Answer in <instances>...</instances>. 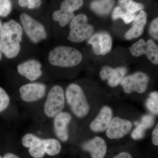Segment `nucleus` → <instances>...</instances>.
<instances>
[{"label": "nucleus", "instance_id": "f257e3e1", "mask_svg": "<svg viewBox=\"0 0 158 158\" xmlns=\"http://www.w3.org/2000/svg\"><path fill=\"white\" fill-rule=\"evenodd\" d=\"M23 29L16 21L11 19L5 23L0 29V51L7 58L17 57L21 50Z\"/></svg>", "mask_w": 158, "mask_h": 158}, {"label": "nucleus", "instance_id": "f03ea898", "mask_svg": "<svg viewBox=\"0 0 158 158\" xmlns=\"http://www.w3.org/2000/svg\"><path fill=\"white\" fill-rule=\"evenodd\" d=\"M80 51L70 47L59 46L49 53L48 61L51 65L63 68L78 65L82 60Z\"/></svg>", "mask_w": 158, "mask_h": 158}, {"label": "nucleus", "instance_id": "7ed1b4c3", "mask_svg": "<svg viewBox=\"0 0 158 158\" xmlns=\"http://www.w3.org/2000/svg\"><path fill=\"white\" fill-rule=\"evenodd\" d=\"M65 95L72 112L77 117L83 118L88 115L90 105L81 86L74 83L70 84L66 88Z\"/></svg>", "mask_w": 158, "mask_h": 158}, {"label": "nucleus", "instance_id": "20e7f679", "mask_svg": "<svg viewBox=\"0 0 158 158\" xmlns=\"http://www.w3.org/2000/svg\"><path fill=\"white\" fill-rule=\"evenodd\" d=\"M88 22V17L85 14L75 16L69 23L70 31L67 38L68 40L73 42L81 43L91 37L94 28Z\"/></svg>", "mask_w": 158, "mask_h": 158}, {"label": "nucleus", "instance_id": "39448f33", "mask_svg": "<svg viewBox=\"0 0 158 158\" xmlns=\"http://www.w3.org/2000/svg\"><path fill=\"white\" fill-rule=\"evenodd\" d=\"M65 105L64 90L61 86L55 85L48 94L44 106V113L48 117L53 118L62 112Z\"/></svg>", "mask_w": 158, "mask_h": 158}, {"label": "nucleus", "instance_id": "423d86ee", "mask_svg": "<svg viewBox=\"0 0 158 158\" xmlns=\"http://www.w3.org/2000/svg\"><path fill=\"white\" fill-rule=\"evenodd\" d=\"M20 20L23 31H24L32 42L37 44L47 37V33L43 25L29 15L22 13Z\"/></svg>", "mask_w": 158, "mask_h": 158}, {"label": "nucleus", "instance_id": "0eeeda50", "mask_svg": "<svg viewBox=\"0 0 158 158\" xmlns=\"http://www.w3.org/2000/svg\"><path fill=\"white\" fill-rule=\"evenodd\" d=\"M149 81V77L147 74L137 72L125 77L120 84L125 93L127 94L134 92L143 94L147 90Z\"/></svg>", "mask_w": 158, "mask_h": 158}, {"label": "nucleus", "instance_id": "6e6552de", "mask_svg": "<svg viewBox=\"0 0 158 158\" xmlns=\"http://www.w3.org/2000/svg\"><path fill=\"white\" fill-rule=\"evenodd\" d=\"M132 128L131 122L116 116L112 118L106 131V135L110 139L123 138L131 131Z\"/></svg>", "mask_w": 158, "mask_h": 158}, {"label": "nucleus", "instance_id": "1a4fd4ad", "mask_svg": "<svg viewBox=\"0 0 158 158\" xmlns=\"http://www.w3.org/2000/svg\"><path fill=\"white\" fill-rule=\"evenodd\" d=\"M46 86L40 83H31L23 85L20 88V96L23 101L32 102L41 99L44 96Z\"/></svg>", "mask_w": 158, "mask_h": 158}, {"label": "nucleus", "instance_id": "9d476101", "mask_svg": "<svg viewBox=\"0 0 158 158\" xmlns=\"http://www.w3.org/2000/svg\"><path fill=\"white\" fill-rule=\"evenodd\" d=\"M127 72V69L123 66L113 68L106 65L102 68L100 76L103 81H107L110 87L114 88L120 84Z\"/></svg>", "mask_w": 158, "mask_h": 158}, {"label": "nucleus", "instance_id": "9b49d317", "mask_svg": "<svg viewBox=\"0 0 158 158\" xmlns=\"http://www.w3.org/2000/svg\"><path fill=\"white\" fill-rule=\"evenodd\" d=\"M54 117V130L56 136L62 142L68 141V126L72 120L71 115L67 112H61Z\"/></svg>", "mask_w": 158, "mask_h": 158}, {"label": "nucleus", "instance_id": "f8f14e48", "mask_svg": "<svg viewBox=\"0 0 158 158\" xmlns=\"http://www.w3.org/2000/svg\"><path fill=\"white\" fill-rule=\"evenodd\" d=\"M41 63L35 59H30L19 64L17 66L19 73L29 81H34L42 75Z\"/></svg>", "mask_w": 158, "mask_h": 158}, {"label": "nucleus", "instance_id": "ddd939ff", "mask_svg": "<svg viewBox=\"0 0 158 158\" xmlns=\"http://www.w3.org/2000/svg\"><path fill=\"white\" fill-rule=\"evenodd\" d=\"M113 118V112L110 106H105L101 109L98 115L91 122L90 129L95 133L105 131Z\"/></svg>", "mask_w": 158, "mask_h": 158}, {"label": "nucleus", "instance_id": "4468645a", "mask_svg": "<svg viewBox=\"0 0 158 158\" xmlns=\"http://www.w3.org/2000/svg\"><path fill=\"white\" fill-rule=\"evenodd\" d=\"M82 148L84 150L90 153L92 158H104L107 150L106 141L98 136L84 142Z\"/></svg>", "mask_w": 158, "mask_h": 158}, {"label": "nucleus", "instance_id": "2eb2a0df", "mask_svg": "<svg viewBox=\"0 0 158 158\" xmlns=\"http://www.w3.org/2000/svg\"><path fill=\"white\" fill-rule=\"evenodd\" d=\"M147 14L145 11L142 10L136 16L133 21V25L126 33V39L131 40L138 38L143 34L144 27L147 23Z\"/></svg>", "mask_w": 158, "mask_h": 158}, {"label": "nucleus", "instance_id": "dca6fc26", "mask_svg": "<svg viewBox=\"0 0 158 158\" xmlns=\"http://www.w3.org/2000/svg\"><path fill=\"white\" fill-rule=\"evenodd\" d=\"M115 0H94L90 4V8L96 14L104 15L109 14L113 9Z\"/></svg>", "mask_w": 158, "mask_h": 158}, {"label": "nucleus", "instance_id": "f3484780", "mask_svg": "<svg viewBox=\"0 0 158 158\" xmlns=\"http://www.w3.org/2000/svg\"><path fill=\"white\" fill-rule=\"evenodd\" d=\"M43 144L45 153L49 156L57 155L61 150V145L60 142L54 138L42 139Z\"/></svg>", "mask_w": 158, "mask_h": 158}, {"label": "nucleus", "instance_id": "a211bd4d", "mask_svg": "<svg viewBox=\"0 0 158 158\" xmlns=\"http://www.w3.org/2000/svg\"><path fill=\"white\" fill-rule=\"evenodd\" d=\"M144 55L155 65L158 64V47L152 40L146 41Z\"/></svg>", "mask_w": 158, "mask_h": 158}, {"label": "nucleus", "instance_id": "6ab92c4d", "mask_svg": "<svg viewBox=\"0 0 158 158\" xmlns=\"http://www.w3.org/2000/svg\"><path fill=\"white\" fill-rule=\"evenodd\" d=\"M74 16L73 12L63 11L61 9L54 11L52 15L53 19L55 21L59 22L62 27L67 26Z\"/></svg>", "mask_w": 158, "mask_h": 158}, {"label": "nucleus", "instance_id": "aec40b11", "mask_svg": "<svg viewBox=\"0 0 158 158\" xmlns=\"http://www.w3.org/2000/svg\"><path fill=\"white\" fill-rule=\"evenodd\" d=\"M135 17V13H131L126 10H123L119 6H117L114 9L112 14L113 20L121 19L126 24L132 22Z\"/></svg>", "mask_w": 158, "mask_h": 158}, {"label": "nucleus", "instance_id": "412c9836", "mask_svg": "<svg viewBox=\"0 0 158 158\" xmlns=\"http://www.w3.org/2000/svg\"><path fill=\"white\" fill-rule=\"evenodd\" d=\"M99 33L101 55L105 56L109 53L112 49L113 40L111 36L106 32Z\"/></svg>", "mask_w": 158, "mask_h": 158}, {"label": "nucleus", "instance_id": "4be33fe9", "mask_svg": "<svg viewBox=\"0 0 158 158\" xmlns=\"http://www.w3.org/2000/svg\"><path fill=\"white\" fill-rule=\"evenodd\" d=\"M83 4V0H64L61 3L60 9L63 11L73 12L80 9Z\"/></svg>", "mask_w": 158, "mask_h": 158}, {"label": "nucleus", "instance_id": "5701e85b", "mask_svg": "<svg viewBox=\"0 0 158 158\" xmlns=\"http://www.w3.org/2000/svg\"><path fill=\"white\" fill-rule=\"evenodd\" d=\"M146 108L154 115L158 114V93L155 91L150 93L145 103Z\"/></svg>", "mask_w": 158, "mask_h": 158}, {"label": "nucleus", "instance_id": "b1692460", "mask_svg": "<svg viewBox=\"0 0 158 158\" xmlns=\"http://www.w3.org/2000/svg\"><path fill=\"white\" fill-rule=\"evenodd\" d=\"M146 41L141 39L134 43L129 48L131 53L135 57H139L144 55L146 47Z\"/></svg>", "mask_w": 158, "mask_h": 158}, {"label": "nucleus", "instance_id": "393cba45", "mask_svg": "<svg viewBox=\"0 0 158 158\" xmlns=\"http://www.w3.org/2000/svg\"><path fill=\"white\" fill-rule=\"evenodd\" d=\"M29 152L31 156L34 158H42L45 152L43 144L42 139L39 143L29 148Z\"/></svg>", "mask_w": 158, "mask_h": 158}, {"label": "nucleus", "instance_id": "a878e982", "mask_svg": "<svg viewBox=\"0 0 158 158\" xmlns=\"http://www.w3.org/2000/svg\"><path fill=\"white\" fill-rule=\"evenodd\" d=\"M41 139L34 134L29 133L23 136L22 143L24 147L30 148L40 142Z\"/></svg>", "mask_w": 158, "mask_h": 158}, {"label": "nucleus", "instance_id": "bb28decb", "mask_svg": "<svg viewBox=\"0 0 158 158\" xmlns=\"http://www.w3.org/2000/svg\"><path fill=\"white\" fill-rule=\"evenodd\" d=\"M88 43L92 46L94 53L96 56L101 55V48L100 45V33L94 34L90 37Z\"/></svg>", "mask_w": 158, "mask_h": 158}, {"label": "nucleus", "instance_id": "cd10ccee", "mask_svg": "<svg viewBox=\"0 0 158 158\" xmlns=\"http://www.w3.org/2000/svg\"><path fill=\"white\" fill-rule=\"evenodd\" d=\"M12 3L11 0H0V16L6 17L11 13Z\"/></svg>", "mask_w": 158, "mask_h": 158}, {"label": "nucleus", "instance_id": "c85d7f7f", "mask_svg": "<svg viewBox=\"0 0 158 158\" xmlns=\"http://www.w3.org/2000/svg\"><path fill=\"white\" fill-rule=\"evenodd\" d=\"M10 98L8 94L0 87V113L6 110L10 103Z\"/></svg>", "mask_w": 158, "mask_h": 158}, {"label": "nucleus", "instance_id": "c756f323", "mask_svg": "<svg viewBox=\"0 0 158 158\" xmlns=\"http://www.w3.org/2000/svg\"><path fill=\"white\" fill-rule=\"evenodd\" d=\"M137 127L132 132L131 136L134 140L142 139L145 135L146 128L141 123H136Z\"/></svg>", "mask_w": 158, "mask_h": 158}, {"label": "nucleus", "instance_id": "7c9ffc66", "mask_svg": "<svg viewBox=\"0 0 158 158\" xmlns=\"http://www.w3.org/2000/svg\"><path fill=\"white\" fill-rule=\"evenodd\" d=\"M20 6L22 7H27L30 9H34L41 5V0H18Z\"/></svg>", "mask_w": 158, "mask_h": 158}, {"label": "nucleus", "instance_id": "2f4dec72", "mask_svg": "<svg viewBox=\"0 0 158 158\" xmlns=\"http://www.w3.org/2000/svg\"><path fill=\"white\" fill-rule=\"evenodd\" d=\"M144 6L143 4L140 3L136 2L133 1L128 4L125 10L131 13H135L137 11L142 10L144 9Z\"/></svg>", "mask_w": 158, "mask_h": 158}, {"label": "nucleus", "instance_id": "473e14b6", "mask_svg": "<svg viewBox=\"0 0 158 158\" xmlns=\"http://www.w3.org/2000/svg\"><path fill=\"white\" fill-rule=\"evenodd\" d=\"M149 33L156 40H158V18H156L152 22L150 26Z\"/></svg>", "mask_w": 158, "mask_h": 158}, {"label": "nucleus", "instance_id": "72a5a7b5", "mask_svg": "<svg viewBox=\"0 0 158 158\" xmlns=\"http://www.w3.org/2000/svg\"><path fill=\"white\" fill-rule=\"evenodd\" d=\"M154 118L152 115H146L142 117L140 123L146 128V129H147L152 127L154 124Z\"/></svg>", "mask_w": 158, "mask_h": 158}, {"label": "nucleus", "instance_id": "f704fd0d", "mask_svg": "<svg viewBox=\"0 0 158 158\" xmlns=\"http://www.w3.org/2000/svg\"><path fill=\"white\" fill-rule=\"evenodd\" d=\"M152 144L155 146L158 145V124H156L152 132Z\"/></svg>", "mask_w": 158, "mask_h": 158}, {"label": "nucleus", "instance_id": "c9c22d12", "mask_svg": "<svg viewBox=\"0 0 158 158\" xmlns=\"http://www.w3.org/2000/svg\"><path fill=\"white\" fill-rule=\"evenodd\" d=\"M132 1H133V0H118V6L120 7L123 10H125L128 4Z\"/></svg>", "mask_w": 158, "mask_h": 158}, {"label": "nucleus", "instance_id": "e433bc0d", "mask_svg": "<svg viewBox=\"0 0 158 158\" xmlns=\"http://www.w3.org/2000/svg\"><path fill=\"white\" fill-rule=\"evenodd\" d=\"M113 158H132V156L129 153L123 152L116 155Z\"/></svg>", "mask_w": 158, "mask_h": 158}, {"label": "nucleus", "instance_id": "4c0bfd02", "mask_svg": "<svg viewBox=\"0 0 158 158\" xmlns=\"http://www.w3.org/2000/svg\"><path fill=\"white\" fill-rule=\"evenodd\" d=\"M3 158H20L18 156L16 155H15L14 154L11 153H8L6 154L4 156V157Z\"/></svg>", "mask_w": 158, "mask_h": 158}, {"label": "nucleus", "instance_id": "58836bf2", "mask_svg": "<svg viewBox=\"0 0 158 158\" xmlns=\"http://www.w3.org/2000/svg\"><path fill=\"white\" fill-rule=\"evenodd\" d=\"M2 27V23H1V21H0V29H1V27Z\"/></svg>", "mask_w": 158, "mask_h": 158}, {"label": "nucleus", "instance_id": "ea45409f", "mask_svg": "<svg viewBox=\"0 0 158 158\" xmlns=\"http://www.w3.org/2000/svg\"><path fill=\"white\" fill-rule=\"evenodd\" d=\"M1 58H2V54H1V51H0V59H1Z\"/></svg>", "mask_w": 158, "mask_h": 158}, {"label": "nucleus", "instance_id": "a19ab883", "mask_svg": "<svg viewBox=\"0 0 158 158\" xmlns=\"http://www.w3.org/2000/svg\"><path fill=\"white\" fill-rule=\"evenodd\" d=\"M0 158H3L1 156H0Z\"/></svg>", "mask_w": 158, "mask_h": 158}]
</instances>
